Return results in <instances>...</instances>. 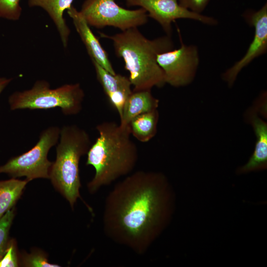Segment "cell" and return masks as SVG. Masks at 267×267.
I'll return each mask as SVG.
<instances>
[{"mask_svg":"<svg viewBox=\"0 0 267 267\" xmlns=\"http://www.w3.org/2000/svg\"><path fill=\"white\" fill-rule=\"evenodd\" d=\"M170 186L161 173L139 171L117 183L107 195L105 234L138 255L147 251L168 223L173 209Z\"/></svg>","mask_w":267,"mask_h":267,"instance_id":"obj_1","label":"cell"},{"mask_svg":"<svg viewBox=\"0 0 267 267\" xmlns=\"http://www.w3.org/2000/svg\"><path fill=\"white\" fill-rule=\"evenodd\" d=\"M98 136L87 152L86 165L95 169L88 184L91 193L130 174L138 158V148L130 137L129 126L103 122L96 127Z\"/></svg>","mask_w":267,"mask_h":267,"instance_id":"obj_2","label":"cell"},{"mask_svg":"<svg viewBox=\"0 0 267 267\" xmlns=\"http://www.w3.org/2000/svg\"><path fill=\"white\" fill-rule=\"evenodd\" d=\"M100 35L113 42L116 55L123 59L125 68L130 73L129 79L134 87L133 91L151 90L154 87H162L166 84L157 57L174 47L169 36L149 40L137 28L113 36Z\"/></svg>","mask_w":267,"mask_h":267,"instance_id":"obj_3","label":"cell"},{"mask_svg":"<svg viewBox=\"0 0 267 267\" xmlns=\"http://www.w3.org/2000/svg\"><path fill=\"white\" fill-rule=\"evenodd\" d=\"M59 139L56 160L50 167L49 178L73 207L80 197V159L88 152L91 145L90 138L85 130L70 125L60 129Z\"/></svg>","mask_w":267,"mask_h":267,"instance_id":"obj_4","label":"cell"},{"mask_svg":"<svg viewBox=\"0 0 267 267\" xmlns=\"http://www.w3.org/2000/svg\"><path fill=\"white\" fill-rule=\"evenodd\" d=\"M84 97V91L79 83L51 89L47 81L41 80L30 89L12 93L8 102L11 110L59 107L65 115L69 116L80 112Z\"/></svg>","mask_w":267,"mask_h":267,"instance_id":"obj_5","label":"cell"},{"mask_svg":"<svg viewBox=\"0 0 267 267\" xmlns=\"http://www.w3.org/2000/svg\"><path fill=\"white\" fill-rule=\"evenodd\" d=\"M60 133L57 126L44 130L32 148L0 166V174L6 173L13 178L26 177L28 181L38 178H49L52 162L48 160L47 154L50 148L57 144Z\"/></svg>","mask_w":267,"mask_h":267,"instance_id":"obj_6","label":"cell"},{"mask_svg":"<svg viewBox=\"0 0 267 267\" xmlns=\"http://www.w3.org/2000/svg\"><path fill=\"white\" fill-rule=\"evenodd\" d=\"M80 12L89 26H112L122 31L145 24L148 17L144 9H126L115 0H85Z\"/></svg>","mask_w":267,"mask_h":267,"instance_id":"obj_7","label":"cell"},{"mask_svg":"<svg viewBox=\"0 0 267 267\" xmlns=\"http://www.w3.org/2000/svg\"><path fill=\"white\" fill-rule=\"evenodd\" d=\"M179 36V48L160 53L157 57L166 83L175 87L185 86L193 80L199 62L197 47L184 44Z\"/></svg>","mask_w":267,"mask_h":267,"instance_id":"obj_8","label":"cell"},{"mask_svg":"<svg viewBox=\"0 0 267 267\" xmlns=\"http://www.w3.org/2000/svg\"><path fill=\"white\" fill-rule=\"evenodd\" d=\"M128 6H138L144 9L148 16L158 22L168 36L172 32V23L178 19H189L208 25L217 21L209 17L191 11L180 6L178 0H125Z\"/></svg>","mask_w":267,"mask_h":267,"instance_id":"obj_9","label":"cell"},{"mask_svg":"<svg viewBox=\"0 0 267 267\" xmlns=\"http://www.w3.org/2000/svg\"><path fill=\"white\" fill-rule=\"evenodd\" d=\"M244 18L255 29L253 39L243 57L223 74V79L231 86L239 72L255 58L265 53L267 50V4L266 3L257 11L249 10Z\"/></svg>","mask_w":267,"mask_h":267,"instance_id":"obj_10","label":"cell"},{"mask_svg":"<svg viewBox=\"0 0 267 267\" xmlns=\"http://www.w3.org/2000/svg\"><path fill=\"white\" fill-rule=\"evenodd\" d=\"M92 62L98 82L120 117L125 103L133 92L129 78L120 74H112L96 62Z\"/></svg>","mask_w":267,"mask_h":267,"instance_id":"obj_11","label":"cell"},{"mask_svg":"<svg viewBox=\"0 0 267 267\" xmlns=\"http://www.w3.org/2000/svg\"><path fill=\"white\" fill-rule=\"evenodd\" d=\"M67 12L72 19L76 30L85 45L91 60L96 62L111 74H116L107 52L92 33L80 11L72 5L67 10Z\"/></svg>","mask_w":267,"mask_h":267,"instance_id":"obj_12","label":"cell"},{"mask_svg":"<svg viewBox=\"0 0 267 267\" xmlns=\"http://www.w3.org/2000/svg\"><path fill=\"white\" fill-rule=\"evenodd\" d=\"M74 0H28V4L30 7H39L48 14L59 33L63 46L68 44L70 30L63 17L65 10L72 5Z\"/></svg>","mask_w":267,"mask_h":267,"instance_id":"obj_13","label":"cell"},{"mask_svg":"<svg viewBox=\"0 0 267 267\" xmlns=\"http://www.w3.org/2000/svg\"><path fill=\"white\" fill-rule=\"evenodd\" d=\"M158 105V99L152 95L150 90L133 91L124 106L120 125L128 126L134 118L157 109Z\"/></svg>","mask_w":267,"mask_h":267,"instance_id":"obj_14","label":"cell"},{"mask_svg":"<svg viewBox=\"0 0 267 267\" xmlns=\"http://www.w3.org/2000/svg\"><path fill=\"white\" fill-rule=\"evenodd\" d=\"M257 140L255 150L248 162L241 169V173H246L265 169L267 163V125L256 115L251 118Z\"/></svg>","mask_w":267,"mask_h":267,"instance_id":"obj_15","label":"cell"},{"mask_svg":"<svg viewBox=\"0 0 267 267\" xmlns=\"http://www.w3.org/2000/svg\"><path fill=\"white\" fill-rule=\"evenodd\" d=\"M158 119L157 109L135 117L129 124L131 134L140 142L149 141L157 133Z\"/></svg>","mask_w":267,"mask_h":267,"instance_id":"obj_16","label":"cell"},{"mask_svg":"<svg viewBox=\"0 0 267 267\" xmlns=\"http://www.w3.org/2000/svg\"><path fill=\"white\" fill-rule=\"evenodd\" d=\"M28 182L13 178L0 181V219L15 205Z\"/></svg>","mask_w":267,"mask_h":267,"instance_id":"obj_17","label":"cell"},{"mask_svg":"<svg viewBox=\"0 0 267 267\" xmlns=\"http://www.w3.org/2000/svg\"><path fill=\"white\" fill-rule=\"evenodd\" d=\"M21 0H0V18L17 21L21 17Z\"/></svg>","mask_w":267,"mask_h":267,"instance_id":"obj_18","label":"cell"},{"mask_svg":"<svg viewBox=\"0 0 267 267\" xmlns=\"http://www.w3.org/2000/svg\"><path fill=\"white\" fill-rule=\"evenodd\" d=\"M14 216V209L8 210L0 219V260L5 252L8 244V236Z\"/></svg>","mask_w":267,"mask_h":267,"instance_id":"obj_19","label":"cell"},{"mask_svg":"<svg viewBox=\"0 0 267 267\" xmlns=\"http://www.w3.org/2000/svg\"><path fill=\"white\" fill-rule=\"evenodd\" d=\"M22 264L30 267H59L57 264H50L44 254L41 252H34L30 254H25L22 257Z\"/></svg>","mask_w":267,"mask_h":267,"instance_id":"obj_20","label":"cell"},{"mask_svg":"<svg viewBox=\"0 0 267 267\" xmlns=\"http://www.w3.org/2000/svg\"><path fill=\"white\" fill-rule=\"evenodd\" d=\"M18 266L15 246L13 241L8 242L2 257L0 260V267H16Z\"/></svg>","mask_w":267,"mask_h":267,"instance_id":"obj_21","label":"cell"},{"mask_svg":"<svg viewBox=\"0 0 267 267\" xmlns=\"http://www.w3.org/2000/svg\"><path fill=\"white\" fill-rule=\"evenodd\" d=\"M210 0H178L183 7L196 13L201 14L208 5Z\"/></svg>","mask_w":267,"mask_h":267,"instance_id":"obj_22","label":"cell"},{"mask_svg":"<svg viewBox=\"0 0 267 267\" xmlns=\"http://www.w3.org/2000/svg\"><path fill=\"white\" fill-rule=\"evenodd\" d=\"M12 78L0 77V94L12 81Z\"/></svg>","mask_w":267,"mask_h":267,"instance_id":"obj_23","label":"cell"}]
</instances>
